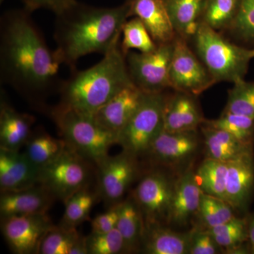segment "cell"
<instances>
[{
	"label": "cell",
	"instance_id": "cell-30",
	"mask_svg": "<svg viewBox=\"0 0 254 254\" xmlns=\"http://www.w3.org/2000/svg\"><path fill=\"white\" fill-rule=\"evenodd\" d=\"M121 38L120 48L125 55L133 50L142 53H150L158 47L141 19L135 16L124 24Z\"/></svg>",
	"mask_w": 254,
	"mask_h": 254
},
{
	"label": "cell",
	"instance_id": "cell-5",
	"mask_svg": "<svg viewBox=\"0 0 254 254\" xmlns=\"http://www.w3.org/2000/svg\"><path fill=\"white\" fill-rule=\"evenodd\" d=\"M197 55L214 81L236 83L245 79L254 59V48L237 46L227 41L218 31L200 23L193 38Z\"/></svg>",
	"mask_w": 254,
	"mask_h": 254
},
{
	"label": "cell",
	"instance_id": "cell-31",
	"mask_svg": "<svg viewBox=\"0 0 254 254\" xmlns=\"http://www.w3.org/2000/svg\"><path fill=\"white\" fill-rule=\"evenodd\" d=\"M240 0H206L201 22L218 30L229 28L240 7Z\"/></svg>",
	"mask_w": 254,
	"mask_h": 254
},
{
	"label": "cell",
	"instance_id": "cell-17",
	"mask_svg": "<svg viewBox=\"0 0 254 254\" xmlns=\"http://www.w3.org/2000/svg\"><path fill=\"white\" fill-rule=\"evenodd\" d=\"M254 183V165L250 151L227 162L225 201L232 208L245 205Z\"/></svg>",
	"mask_w": 254,
	"mask_h": 254
},
{
	"label": "cell",
	"instance_id": "cell-42",
	"mask_svg": "<svg viewBox=\"0 0 254 254\" xmlns=\"http://www.w3.org/2000/svg\"><path fill=\"white\" fill-rule=\"evenodd\" d=\"M3 1H4V0H1V2H2Z\"/></svg>",
	"mask_w": 254,
	"mask_h": 254
},
{
	"label": "cell",
	"instance_id": "cell-8",
	"mask_svg": "<svg viewBox=\"0 0 254 254\" xmlns=\"http://www.w3.org/2000/svg\"><path fill=\"white\" fill-rule=\"evenodd\" d=\"M174 42L158 45L150 53L130 51L126 55L127 68L132 82L145 93H162L170 87V68Z\"/></svg>",
	"mask_w": 254,
	"mask_h": 254
},
{
	"label": "cell",
	"instance_id": "cell-18",
	"mask_svg": "<svg viewBox=\"0 0 254 254\" xmlns=\"http://www.w3.org/2000/svg\"><path fill=\"white\" fill-rule=\"evenodd\" d=\"M202 193L195 173L191 168L188 169L174 185L168 222L185 225L198 211Z\"/></svg>",
	"mask_w": 254,
	"mask_h": 254
},
{
	"label": "cell",
	"instance_id": "cell-19",
	"mask_svg": "<svg viewBox=\"0 0 254 254\" xmlns=\"http://www.w3.org/2000/svg\"><path fill=\"white\" fill-rule=\"evenodd\" d=\"M197 147L195 130L173 133L163 130L153 142L147 154L161 163H179L190 158Z\"/></svg>",
	"mask_w": 254,
	"mask_h": 254
},
{
	"label": "cell",
	"instance_id": "cell-21",
	"mask_svg": "<svg viewBox=\"0 0 254 254\" xmlns=\"http://www.w3.org/2000/svg\"><path fill=\"white\" fill-rule=\"evenodd\" d=\"M35 119L16 111L1 97L0 105V148L20 150L31 135Z\"/></svg>",
	"mask_w": 254,
	"mask_h": 254
},
{
	"label": "cell",
	"instance_id": "cell-10",
	"mask_svg": "<svg viewBox=\"0 0 254 254\" xmlns=\"http://www.w3.org/2000/svg\"><path fill=\"white\" fill-rule=\"evenodd\" d=\"M174 185L158 172L145 175L138 184L133 198L139 207L144 225L168 222Z\"/></svg>",
	"mask_w": 254,
	"mask_h": 254
},
{
	"label": "cell",
	"instance_id": "cell-14",
	"mask_svg": "<svg viewBox=\"0 0 254 254\" xmlns=\"http://www.w3.org/2000/svg\"><path fill=\"white\" fill-rule=\"evenodd\" d=\"M39 171L23 152L0 148L1 192L17 191L38 185Z\"/></svg>",
	"mask_w": 254,
	"mask_h": 254
},
{
	"label": "cell",
	"instance_id": "cell-1",
	"mask_svg": "<svg viewBox=\"0 0 254 254\" xmlns=\"http://www.w3.org/2000/svg\"><path fill=\"white\" fill-rule=\"evenodd\" d=\"M63 60L51 50L24 9L7 11L0 25L1 81L31 100L48 95L58 84Z\"/></svg>",
	"mask_w": 254,
	"mask_h": 254
},
{
	"label": "cell",
	"instance_id": "cell-15",
	"mask_svg": "<svg viewBox=\"0 0 254 254\" xmlns=\"http://www.w3.org/2000/svg\"><path fill=\"white\" fill-rule=\"evenodd\" d=\"M56 198L41 184L17 191L1 192V218L18 215L47 213Z\"/></svg>",
	"mask_w": 254,
	"mask_h": 254
},
{
	"label": "cell",
	"instance_id": "cell-25",
	"mask_svg": "<svg viewBox=\"0 0 254 254\" xmlns=\"http://www.w3.org/2000/svg\"><path fill=\"white\" fill-rule=\"evenodd\" d=\"M117 229L123 236L126 253L136 252L142 245L144 221L133 196L120 203Z\"/></svg>",
	"mask_w": 254,
	"mask_h": 254
},
{
	"label": "cell",
	"instance_id": "cell-38",
	"mask_svg": "<svg viewBox=\"0 0 254 254\" xmlns=\"http://www.w3.org/2000/svg\"><path fill=\"white\" fill-rule=\"evenodd\" d=\"M197 213L199 215L202 223L207 230L222 224L221 219L219 216L217 209L214 204L213 196L202 193L199 207Z\"/></svg>",
	"mask_w": 254,
	"mask_h": 254
},
{
	"label": "cell",
	"instance_id": "cell-36",
	"mask_svg": "<svg viewBox=\"0 0 254 254\" xmlns=\"http://www.w3.org/2000/svg\"><path fill=\"white\" fill-rule=\"evenodd\" d=\"M229 29L242 41L254 44V0H240L238 11Z\"/></svg>",
	"mask_w": 254,
	"mask_h": 254
},
{
	"label": "cell",
	"instance_id": "cell-32",
	"mask_svg": "<svg viewBox=\"0 0 254 254\" xmlns=\"http://www.w3.org/2000/svg\"><path fill=\"white\" fill-rule=\"evenodd\" d=\"M206 126L228 132L239 141L250 145L254 134V118L223 112L216 120L204 121Z\"/></svg>",
	"mask_w": 254,
	"mask_h": 254
},
{
	"label": "cell",
	"instance_id": "cell-39",
	"mask_svg": "<svg viewBox=\"0 0 254 254\" xmlns=\"http://www.w3.org/2000/svg\"><path fill=\"white\" fill-rule=\"evenodd\" d=\"M120 203L110 207L108 211L97 215L92 220L91 233H105L116 227L120 214Z\"/></svg>",
	"mask_w": 254,
	"mask_h": 254
},
{
	"label": "cell",
	"instance_id": "cell-13",
	"mask_svg": "<svg viewBox=\"0 0 254 254\" xmlns=\"http://www.w3.org/2000/svg\"><path fill=\"white\" fill-rule=\"evenodd\" d=\"M145 94L133 83L125 87L100 108L93 118L100 126L119 136L136 113Z\"/></svg>",
	"mask_w": 254,
	"mask_h": 254
},
{
	"label": "cell",
	"instance_id": "cell-33",
	"mask_svg": "<svg viewBox=\"0 0 254 254\" xmlns=\"http://www.w3.org/2000/svg\"><path fill=\"white\" fill-rule=\"evenodd\" d=\"M223 112L254 118V82L244 79L234 83Z\"/></svg>",
	"mask_w": 254,
	"mask_h": 254
},
{
	"label": "cell",
	"instance_id": "cell-9",
	"mask_svg": "<svg viewBox=\"0 0 254 254\" xmlns=\"http://www.w3.org/2000/svg\"><path fill=\"white\" fill-rule=\"evenodd\" d=\"M174 44L170 87L179 92L197 95L213 86L215 81L204 64L190 49L186 40L177 36Z\"/></svg>",
	"mask_w": 254,
	"mask_h": 254
},
{
	"label": "cell",
	"instance_id": "cell-24",
	"mask_svg": "<svg viewBox=\"0 0 254 254\" xmlns=\"http://www.w3.org/2000/svg\"><path fill=\"white\" fill-rule=\"evenodd\" d=\"M38 254H88L86 237L76 227L53 225L42 240Z\"/></svg>",
	"mask_w": 254,
	"mask_h": 254
},
{
	"label": "cell",
	"instance_id": "cell-37",
	"mask_svg": "<svg viewBox=\"0 0 254 254\" xmlns=\"http://www.w3.org/2000/svg\"><path fill=\"white\" fill-rule=\"evenodd\" d=\"M220 248L206 230L192 232L190 254H215Z\"/></svg>",
	"mask_w": 254,
	"mask_h": 254
},
{
	"label": "cell",
	"instance_id": "cell-35",
	"mask_svg": "<svg viewBox=\"0 0 254 254\" xmlns=\"http://www.w3.org/2000/svg\"><path fill=\"white\" fill-rule=\"evenodd\" d=\"M88 254L126 253L125 241L117 227L105 233H91L86 237Z\"/></svg>",
	"mask_w": 254,
	"mask_h": 254
},
{
	"label": "cell",
	"instance_id": "cell-2",
	"mask_svg": "<svg viewBox=\"0 0 254 254\" xmlns=\"http://www.w3.org/2000/svg\"><path fill=\"white\" fill-rule=\"evenodd\" d=\"M130 2L98 7L73 2L55 13L56 51L64 64L73 67L82 57L104 55L120 43L124 24L130 16Z\"/></svg>",
	"mask_w": 254,
	"mask_h": 254
},
{
	"label": "cell",
	"instance_id": "cell-29",
	"mask_svg": "<svg viewBox=\"0 0 254 254\" xmlns=\"http://www.w3.org/2000/svg\"><path fill=\"white\" fill-rule=\"evenodd\" d=\"M99 196L97 192L91 191L86 187L71 195L64 203V213L61 225L76 227L82 222L86 221L97 198Z\"/></svg>",
	"mask_w": 254,
	"mask_h": 254
},
{
	"label": "cell",
	"instance_id": "cell-4",
	"mask_svg": "<svg viewBox=\"0 0 254 254\" xmlns=\"http://www.w3.org/2000/svg\"><path fill=\"white\" fill-rule=\"evenodd\" d=\"M50 116L68 148L95 165L118 144V135L100 126L93 116L61 103L51 110Z\"/></svg>",
	"mask_w": 254,
	"mask_h": 254
},
{
	"label": "cell",
	"instance_id": "cell-28",
	"mask_svg": "<svg viewBox=\"0 0 254 254\" xmlns=\"http://www.w3.org/2000/svg\"><path fill=\"white\" fill-rule=\"evenodd\" d=\"M227 163L207 158L195 173L200 190L205 194L225 200Z\"/></svg>",
	"mask_w": 254,
	"mask_h": 254
},
{
	"label": "cell",
	"instance_id": "cell-23",
	"mask_svg": "<svg viewBox=\"0 0 254 254\" xmlns=\"http://www.w3.org/2000/svg\"><path fill=\"white\" fill-rule=\"evenodd\" d=\"M177 36L193 39L201 23L206 0H163Z\"/></svg>",
	"mask_w": 254,
	"mask_h": 254
},
{
	"label": "cell",
	"instance_id": "cell-26",
	"mask_svg": "<svg viewBox=\"0 0 254 254\" xmlns=\"http://www.w3.org/2000/svg\"><path fill=\"white\" fill-rule=\"evenodd\" d=\"M207 158L227 162L250 151V145L224 130L206 126L203 128Z\"/></svg>",
	"mask_w": 254,
	"mask_h": 254
},
{
	"label": "cell",
	"instance_id": "cell-40",
	"mask_svg": "<svg viewBox=\"0 0 254 254\" xmlns=\"http://www.w3.org/2000/svg\"><path fill=\"white\" fill-rule=\"evenodd\" d=\"M24 9L31 13L41 9H49L57 13L71 4L75 0H21Z\"/></svg>",
	"mask_w": 254,
	"mask_h": 254
},
{
	"label": "cell",
	"instance_id": "cell-20",
	"mask_svg": "<svg viewBox=\"0 0 254 254\" xmlns=\"http://www.w3.org/2000/svg\"><path fill=\"white\" fill-rule=\"evenodd\" d=\"M163 118L164 130L172 133L195 131L205 121L191 95L179 91L165 98Z\"/></svg>",
	"mask_w": 254,
	"mask_h": 254
},
{
	"label": "cell",
	"instance_id": "cell-6",
	"mask_svg": "<svg viewBox=\"0 0 254 254\" xmlns=\"http://www.w3.org/2000/svg\"><path fill=\"white\" fill-rule=\"evenodd\" d=\"M165 98L162 93H145L141 105L118 136V144L135 158L147 154L164 130Z\"/></svg>",
	"mask_w": 254,
	"mask_h": 254
},
{
	"label": "cell",
	"instance_id": "cell-27",
	"mask_svg": "<svg viewBox=\"0 0 254 254\" xmlns=\"http://www.w3.org/2000/svg\"><path fill=\"white\" fill-rule=\"evenodd\" d=\"M23 153L38 168L53 161L66 149L63 138H57L46 132H39L30 136Z\"/></svg>",
	"mask_w": 254,
	"mask_h": 254
},
{
	"label": "cell",
	"instance_id": "cell-3",
	"mask_svg": "<svg viewBox=\"0 0 254 254\" xmlns=\"http://www.w3.org/2000/svg\"><path fill=\"white\" fill-rule=\"evenodd\" d=\"M133 83L126 55L118 43L99 63L83 71H75L62 83L60 103L93 117L114 95Z\"/></svg>",
	"mask_w": 254,
	"mask_h": 254
},
{
	"label": "cell",
	"instance_id": "cell-22",
	"mask_svg": "<svg viewBox=\"0 0 254 254\" xmlns=\"http://www.w3.org/2000/svg\"><path fill=\"white\" fill-rule=\"evenodd\" d=\"M192 232L178 233L163 225H144L142 247L148 254H190Z\"/></svg>",
	"mask_w": 254,
	"mask_h": 254
},
{
	"label": "cell",
	"instance_id": "cell-12",
	"mask_svg": "<svg viewBox=\"0 0 254 254\" xmlns=\"http://www.w3.org/2000/svg\"><path fill=\"white\" fill-rule=\"evenodd\" d=\"M136 158L124 151L108 155L98 165V192L110 207L118 204L137 173Z\"/></svg>",
	"mask_w": 254,
	"mask_h": 254
},
{
	"label": "cell",
	"instance_id": "cell-41",
	"mask_svg": "<svg viewBox=\"0 0 254 254\" xmlns=\"http://www.w3.org/2000/svg\"><path fill=\"white\" fill-rule=\"evenodd\" d=\"M248 235L250 237L251 245H252V250L254 252V217L252 219L248 229Z\"/></svg>",
	"mask_w": 254,
	"mask_h": 254
},
{
	"label": "cell",
	"instance_id": "cell-7",
	"mask_svg": "<svg viewBox=\"0 0 254 254\" xmlns=\"http://www.w3.org/2000/svg\"><path fill=\"white\" fill-rule=\"evenodd\" d=\"M91 162L68 148L40 168L39 184L64 203L78 190L88 187Z\"/></svg>",
	"mask_w": 254,
	"mask_h": 254
},
{
	"label": "cell",
	"instance_id": "cell-16",
	"mask_svg": "<svg viewBox=\"0 0 254 254\" xmlns=\"http://www.w3.org/2000/svg\"><path fill=\"white\" fill-rule=\"evenodd\" d=\"M130 16L141 19L157 44L175 41L177 33L163 0H128Z\"/></svg>",
	"mask_w": 254,
	"mask_h": 254
},
{
	"label": "cell",
	"instance_id": "cell-11",
	"mask_svg": "<svg viewBox=\"0 0 254 254\" xmlns=\"http://www.w3.org/2000/svg\"><path fill=\"white\" fill-rule=\"evenodd\" d=\"M47 213L18 215L1 218V229L13 253L38 254L47 232L53 226Z\"/></svg>",
	"mask_w": 254,
	"mask_h": 254
},
{
	"label": "cell",
	"instance_id": "cell-34",
	"mask_svg": "<svg viewBox=\"0 0 254 254\" xmlns=\"http://www.w3.org/2000/svg\"><path fill=\"white\" fill-rule=\"evenodd\" d=\"M206 231L220 248L227 250L235 249L245 240L248 235L245 220L235 217L225 223L208 229Z\"/></svg>",
	"mask_w": 254,
	"mask_h": 254
}]
</instances>
